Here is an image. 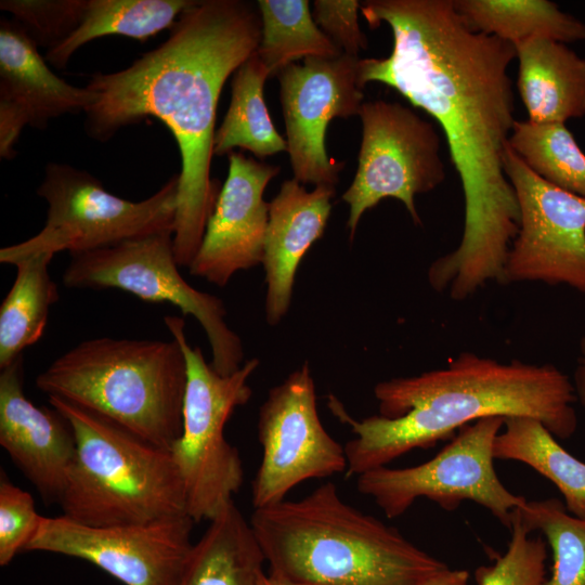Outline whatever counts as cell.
<instances>
[{
  "mask_svg": "<svg viewBox=\"0 0 585 585\" xmlns=\"http://www.w3.org/2000/svg\"><path fill=\"white\" fill-rule=\"evenodd\" d=\"M268 77L269 72L256 52L235 70L229 109L214 132L213 155H229L235 147L259 158L287 152V142L275 129L264 102Z\"/></svg>",
  "mask_w": 585,
  "mask_h": 585,
  "instance_id": "cell-25",
  "label": "cell"
},
{
  "mask_svg": "<svg viewBox=\"0 0 585 585\" xmlns=\"http://www.w3.org/2000/svg\"><path fill=\"white\" fill-rule=\"evenodd\" d=\"M42 516L32 496L14 485L1 470L0 477V566L9 564L36 534Z\"/></svg>",
  "mask_w": 585,
  "mask_h": 585,
  "instance_id": "cell-32",
  "label": "cell"
},
{
  "mask_svg": "<svg viewBox=\"0 0 585 585\" xmlns=\"http://www.w3.org/2000/svg\"><path fill=\"white\" fill-rule=\"evenodd\" d=\"M265 558L234 503L209 521L177 585H261Z\"/></svg>",
  "mask_w": 585,
  "mask_h": 585,
  "instance_id": "cell-21",
  "label": "cell"
},
{
  "mask_svg": "<svg viewBox=\"0 0 585 585\" xmlns=\"http://www.w3.org/2000/svg\"><path fill=\"white\" fill-rule=\"evenodd\" d=\"M178 174L144 200L130 202L105 190L100 180L66 164H48L37 194L48 204L35 236L0 249V262L15 264L35 253L93 251L165 231L174 232Z\"/></svg>",
  "mask_w": 585,
  "mask_h": 585,
  "instance_id": "cell-8",
  "label": "cell"
},
{
  "mask_svg": "<svg viewBox=\"0 0 585 585\" xmlns=\"http://www.w3.org/2000/svg\"><path fill=\"white\" fill-rule=\"evenodd\" d=\"M476 30L516 44L533 38L585 41V24L547 0H454Z\"/></svg>",
  "mask_w": 585,
  "mask_h": 585,
  "instance_id": "cell-26",
  "label": "cell"
},
{
  "mask_svg": "<svg viewBox=\"0 0 585 585\" xmlns=\"http://www.w3.org/2000/svg\"><path fill=\"white\" fill-rule=\"evenodd\" d=\"M517 88L535 123H564L585 116V58L566 43L545 38L515 46Z\"/></svg>",
  "mask_w": 585,
  "mask_h": 585,
  "instance_id": "cell-20",
  "label": "cell"
},
{
  "mask_svg": "<svg viewBox=\"0 0 585 585\" xmlns=\"http://www.w3.org/2000/svg\"><path fill=\"white\" fill-rule=\"evenodd\" d=\"M257 4L262 29L256 53L270 77L299 58L343 54L317 27L307 0H258Z\"/></svg>",
  "mask_w": 585,
  "mask_h": 585,
  "instance_id": "cell-27",
  "label": "cell"
},
{
  "mask_svg": "<svg viewBox=\"0 0 585 585\" xmlns=\"http://www.w3.org/2000/svg\"><path fill=\"white\" fill-rule=\"evenodd\" d=\"M503 162L520 211L505 284L542 282L585 295V198L543 180L509 143Z\"/></svg>",
  "mask_w": 585,
  "mask_h": 585,
  "instance_id": "cell-14",
  "label": "cell"
},
{
  "mask_svg": "<svg viewBox=\"0 0 585 585\" xmlns=\"http://www.w3.org/2000/svg\"><path fill=\"white\" fill-rule=\"evenodd\" d=\"M467 570H451L447 567L428 578L420 585H470Z\"/></svg>",
  "mask_w": 585,
  "mask_h": 585,
  "instance_id": "cell-34",
  "label": "cell"
},
{
  "mask_svg": "<svg viewBox=\"0 0 585 585\" xmlns=\"http://www.w3.org/2000/svg\"><path fill=\"white\" fill-rule=\"evenodd\" d=\"M356 0H315L313 20L322 31L343 54L359 57L361 50L367 49V38L360 28Z\"/></svg>",
  "mask_w": 585,
  "mask_h": 585,
  "instance_id": "cell-33",
  "label": "cell"
},
{
  "mask_svg": "<svg viewBox=\"0 0 585 585\" xmlns=\"http://www.w3.org/2000/svg\"><path fill=\"white\" fill-rule=\"evenodd\" d=\"M508 143L543 180L585 198V154L564 123L516 120Z\"/></svg>",
  "mask_w": 585,
  "mask_h": 585,
  "instance_id": "cell-28",
  "label": "cell"
},
{
  "mask_svg": "<svg viewBox=\"0 0 585 585\" xmlns=\"http://www.w3.org/2000/svg\"><path fill=\"white\" fill-rule=\"evenodd\" d=\"M507 550L489 566L477 569L478 585H545L547 547L542 535H533L515 510Z\"/></svg>",
  "mask_w": 585,
  "mask_h": 585,
  "instance_id": "cell-30",
  "label": "cell"
},
{
  "mask_svg": "<svg viewBox=\"0 0 585 585\" xmlns=\"http://www.w3.org/2000/svg\"><path fill=\"white\" fill-rule=\"evenodd\" d=\"M270 573L310 585H420L447 566L326 482L249 520Z\"/></svg>",
  "mask_w": 585,
  "mask_h": 585,
  "instance_id": "cell-4",
  "label": "cell"
},
{
  "mask_svg": "<svg viewBox=\"0 0 585 585\" xmlns=\"http://www.w3.org/2000/svg\"><path fill=\"white\" fill-rule=\"evenodd\" d=\"M194 523L187 514L109 526L42 517L24 551L86 560L125 585H177L194 545Z\"/></svg>",
  "mask_w": 585,
  "mask_h": 585,
  "instance_id": "cell-13",
  "label": "cell"
},
{
  "mask_svg": "<svg viewBox=\"0 0 585 585\" xmlns=\"http://www.w3.org/2000/svg\"><path fill=\"white\" fill-rule=\"evenodd\" d=\"M186 363L171 340H84L36 378L37 388L170 451L182 430Z\"/></svg>",
  "mask_w": 585,
  "mask_h": 585,
  "instance_id": "cell-5",
  "label": "cell"
},
{
  "mask_svg": "<svg viewBox=\"0 0 585 585\" xmlns=\"http://www.w3.org/2000/svg\"><path fill=\"white\" fill-rule=\"evenodd\" d=\"M261 585H310V584L289 581L284 577L269 573V574H264Z\"/></svg>",
  "mask_w": 585,
  "mask_h": 585,
  "instance_id": "cell-36",
  "label": "cell"
},
{
  "mask_svg": "<svg viewBox=\"0 0 585 585\" xmlns=\"http://www.w3.org/2000/svg\"><path fill=\"white\" fill-rule=\"evenodd\" d=\"M164 322L182 348L187 374L182 430L170 452L183 482L187 515L194 522H209L234 503L243 485L242 458L226 440L224 428L235 408L251 398L248 380L259 360L246 361L235 373L221 376L199 347H191L182 317L166 315Z\"/></svg>",
  "mask_w": 585,
  "mask_h": 585,
  "instance_id": "cell-7",
  "label": "cell"
},
{
  "mask_svg": "<svg viewBox=\"0 0 585 585\" xmlns=\"http://www.w3.org/2000/svg\"><path fill=\"white\" fill-rule=\"evenodd\" d=\"M495 459L523 463L551 481L564 498L567 510L585 520V463L562 447L537 419H505L493 444Z\"/></svg>",
  "mask_w": 585,
  "mask_h": 585,
  "instance_id": "cell-22",
  "label": "cell"
},
{
  "mask_svg": "<svg viewBox=\"0 0 585 585\" xmlns=\"http://www.w3.org/2000/svg\"><path fill=\"white\" fill-rule=\"evenodd\" d=\"M257 431L262 457L251 486L255 508L284 500L307 480L347 471L344 445L320 419L307 362L269 391L259 411Z\"/></svg>",
  "mask_w": 585,
  "mask_h": 585,
  "instance_id": "cell-12",
  "label": "cell"
},
{
  "mask_svg": "<svg viewBox=\"0 0 585 585\" xmlns=\"http://www.w3.org/2000/svg\"><path fill=\"white\" fill-rule=\"evenodd\" d=\"M70 257L62 276L66 287L117 288L143 301L171 303L199 322L211 348L210 365L219 375L229 376L240 368L243 344L224 321L225 306L182 277L174 257L173 231Z\"/></svg>",
  "mask_w": 585,
  "mask_h": 585,
  "instance_id": "cell-9",
  "label": "cell"
},
{
  "mask_svg": "<svg viewBox=\"0 0 585 585\" xmlns=\"http://www.w3.org/2000/svg\"><path fill=\"white\" fill-rule=\"evenodd\" d=\"M86 4L87 0H1L0 8L13 15L37 47L50 50L77 28Z\"/></svg>",
  "mask_w": 585,
  "mask_h": 585,
  "instance_id": "cell-31",
  "label": "cell"
},
{
  "mask_svg": "<svg viewBox=\"0 0 585 585\" xmlns=\"http://www.w3.org/2000/svg\"><path fill=\"white\" fill-rule=\"evenodd\" d=\"M573 387L576 396V401H580L585 408V333L580 343V358L577 360V366L574 372Z\"/></svg>",
  "mask_w": 585,
  "mask_h": 585,
  "instance_id": "cell-35",
  "label": "cell"
},
{
  "mask_svg": "<svg viewBox=\"0 0 585 585\" xmlns=\"http://www.w3.org/2000/svg\"><path fill=\"white\" fill-rule=\"evenodd\" d=\"M53 256L35 253L14 264L16 277L0 307V368L23 355L44 332L50 307L60 298L49 273Z\"/></svg>",
  "mask_w": 585,
  "mask_h": 585,
  "instance_id": "cell-24",
  "label": "cell"
},
{
  "mask_svg": "<svg viewBox=\"0 0 585 585\" xmlns=\"http://www.w3.org/2000/svg\"><path fill=\"white\" fill-rule=\"evenodd\" d=\"M335 186L308 192L295 178L284 181L269 207L262 264L265 272V318L276 325L287 313L297 269L312 244L322 237L332 210Z\"/></svg>",
  "mask_w": 585,
  "mask_h": 585,
  "instance_id": "cell-19",
  "label": "cell"
},
{
  "mask_svg": "<svg viewBox=\"0 0 585 585\" xmlns=\"http://www.w3.org/2000/svg\"><path fill=\"white\" fill-rule=\"evenodd\" d=\"M280 170L243 153L229 154L226 180L188 268L193 276L223 287L236 272L262 263L270 207L263 192Z\"/></svg>",
  "mask_w": 585,
  "mask_h": 585,
  "instance_id": "cell-16",
  "label": "cell"
},
{
  "mask_svg": "<svg viewBox=\"0 0 585 585\" xmlns=\"http://www.w3.org/2000/svg\"><path fill=\"white\" fill-rule=\"evenodd\" d=\"M361 12L370 27L386 23L393 36L387 57L360 58L361 86L384 83L428 113L460 179L461 239L431 263L430 286L461 301L490 282L505 284L520 223L503 162L516 122L514 44L472 28L454 0H370Z\"/></svg>",
  "mask_w": 585,
  "mask_h": 585,
  "instance_id": "cell-1",
  "label": "cell"
},
{
  "mask_svg": "<svg viewBox=\"0 0 585 585\" xmlns=\"http://www.w3.org/2000/svg\"><path fill=\"white\" fill-rule=\"evenodd\" d=\"M48 398L69 421L76 439L75 460L58 502L64 516L109 526L187 514L170 451L65 399Z\"/></svg>",
  "mask_w": 585,
  "mask_h": 585,
  "instance_id": "cell-6",
  "label": "cell"
},
{
  "mask_svg": "<svg viewBox=\"0 0 585 585\" xmlns=\"http://www.w3.org/2000/svg\"><path fill=\"white\" fill-rule=\"evenodd\" d=\"M261 29L258 4L194 1L165 42L122 70L94 74L87 86L98 94L84 113L92 139L107 141L147 116L174 136L182 160L173 232L179 266L193 262L221 190L210 177L219 96L257 51Z\"/></svg>",
  "mask_w": 585,
  "mask_h": 585,
  "instance_id": "cell-2",
  "label": "cell"
},
{
  "mask_svg": "<svg viewBox=\"0 0 585 585\" xmlns=\"http://www.w3.org/2000/svg\"><path fill=\"white\" fill-rule=\"evenodd\" d=\"M98 94L69 84L49 67L14 21L0 24V156L12 159L25 126L44 129L66 114L86 113Z\"/></svg>",
  "mask_w": 585,
  "mask_h": 585,
  "instance_id": "cell-17",
  "label": "cell"
},
{
  "mask_svg": "<svg viewBox=\"0 0 585 585\" xmlns=\"http://www.w3.org/2000/svg\"><path fill=\"white\" fill-rule=\"evenodd\" d=\"M192 0H87L77 28L46 53V61L64 68L83 44L107 35H120L144 41L172 28Z\"/></svg>",
  "mask_w": 585,
  "mask_h": 585,
  "instance_id": "cell-23",
  "label": "cell"
},
{
  "mask_svg": "<svg viewBox=\"0 0 585 585\" xmlns=\"http://www.w3.org/2000/svg\"><path fill=\"white\" fill-rule=\"evenodd\" d=\"M378 414L354 419L332 399L330 408L354 437L344 444L347 476L388 466L415 448H428L485 417H531L558 439L577 427L570 378L551 364L508 363L461 352L447 366L391 378L374 388Z\"/></svg>",
  "mask_w": 585,
  "mask_h": 585,
  "instance_id": "cell-3",
  "label": "cell"
},
{
  "mask_svg": "<svg viewBox=\"0 0 585 585\" xmlns=\"http://www.w3.org/2000/svg\"><path fill=\"white\" fill-rule=\"evenodd\" d=\"M362 142L355 177L342 199L349 205L352 240L363 213L381 199L401 200L420 225L415 196L445 180L441 136L433 123L396 102H364L360 114Z\"/></svg>",
  "mask_w": 585,
  "mask_h": 585,
  "instance_id": "cell-11",
  "label": "cell"
},
{
  "mask_svg": "<svg viewBox=\"0 0 585 585\" xmlns=\"http://www.w3.org/2000/svg\"><path fill=\"white\" fill-rule=\"evenodd\" d=\"M24 356L0 368V444L47 502L58 503L76 455L69 421L24 393Z\"/></svg>",
  "mask_w": 585,
  "mask_h": 585,
  "instance_id": "cell-18",
  "label": "cell"
},
{
  "mask_svg": "<svg viewBox=\"0 0 585 585\" xmlns=\"http://www.w3.org/2000/svg\"><path fill=\"white\" fill-rule=\"evenodd\" d=\"M360 57L310 56L278 73L286 125L287 152L294 178L315 186H335L344 164L328 156L326 130L334 118L360 114L364 103Z\"/></svg>",
  "mask_w": 585,
  "mask_h": 585,
  "instance_id": "cell-15",
  "label": "cell"
},
{
  "mask_svg": "<svg viewBox=\"0 0 585 585\" xmlns=\"http://www.w3.org/2000/svg\"><path fill=\"white\" fill-rule=\"evenodd\" d=\"M517 511L551 548L554 564L545 585H585V520L571 515L558 498L525 500Z\"/></svg>",
  "mask_w": 585,
  "mask_h": 585,
  "instance_id": "cell-29",
  "label": "cell"
},
{
  "mask_svg": "<svg viewBox=\"0 0 585 585\" xmlns=\"http://www.w3.org/2000/svg\"><path fill=\"white\" fill-rule=\"evenodd\" d=\"M505 419L494 416L469 424L428 461L366 471L356 477V487L388 518L403 515L420 497L446 511L470 500L510 528L515 510L526 499L510 492L494 468L493 444Z\"/></svg>",
  "mask_w": 585,
  "mask_h": 585,
  "instance_id": "cell-10",
  "label": "cell"
}]
</instances>
